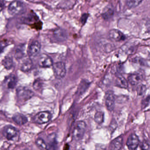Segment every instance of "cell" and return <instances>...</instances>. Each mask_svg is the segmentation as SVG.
<instances>
[{
  "label": "cell",
  "instance_id": "6da1fadb",
  "mask_svg": "<svg viewBox=\"0 0 150 150\" xmlns=\"http://www.w3.org/2000/svg\"><path fill=\"white\" fill-rule=\"evenodd\" d=\"M26 11L24 4L20 1H15L10 4L8 11L12 16L20 15L23 14Z\"/></svg>",
  "mask_w": 150,
  "mask_h": 150
},
{
  "label": "cell",
  "instance_id": "7a4b0ae2",
  "mask_svg": "<svg viewBox=\"0 0 150 150\" xmlns=\"http://www.w3.org/2000/svg\"><path fill=\"white\" fill-rule=\"evenodd\" d=\"M86 129V125L84 122L79 121L75 124L73 131V138L75 141H79L83 137Z\"/></svg>",
  "mask_w": 150,
  "mask_h": 150
},
{
  "label": "cell",
  "instance_id": "3957f363",
  "mask_svg": "<svg viewBox=\"0 0 150 150\" xmlns=\"http://www.w3.org/2000/svg\"><path fill=\"white\" fill-rule=\"evenodd\" d=\"M54 74L55 77L58 79H62L66 76V66L63 62H59L53 63L52 65Z\"/></svg>",
  "mask_w": 150,
  "mask_h": 150
},
{
  "label": "cell",
  "instance_id": "277c9868",
  "mask_svg": "<svg viewBox=\"0 0 150 150\" xmlns=\"http://www.w3.org/2000/svg\"><path fill=\"white\" fill-rule=\"evenodd\" d=\"M105 104L108 111L112 112L115 107V96L113 92L108 90L105 96Z\"/></svg>",
  "mask_w": 150,
  "mask_h": 150
},
{
  "label": "cell",
  "instance_id": "5b68a950",
  "mask_svg": "<svg viewBox=\"0 0 150 150\" xmlns=\"http://www.w3.org/2000/svg\"><path fill=\"white\" fill-rule=\"evenodd\" d=\"M52 115L48 112H41L37 114L34 117V121L36 123L43 124L47 123L51 120Z\"/></svg>",
  "mask_w": 150,
  "mask_h": 150
},
{
  "label": "cell",
  "instance_id": "8992f818",
  "mask_svg": "<svg viewBox=\"0 0 150 150\" xmlns=\"http://www.w3.org/2000/svg\"><path fill=\"white\" fill-rule=\"evenodd\" d=\"M17 92L18 97L21 101H26L30 99L33 95V92L25 87H19Z\"/></svg>",
  "mask_w": 150,
  "mask_h": 150
},
{
  "label": "cell",
  "instance_id": "52a82bcc",
  "mask_svg": "<svg viewBox=\"0 0 150 150\" xmlns=\"http://www.w3.org/2000/svg\"><path fill=\"white\" fill-rule=\"evenodd\" d=\"M108 37L112 41H119L125 40L126 36L120 30L113 29L110 30L108 33Z\"/></svg>",
  "mask_w": 150,
  "mask_h": 150
},
{
  "label": "cell",
  "instance_id": "ba28073f",
  "mask_svg": "<svg viewBox=\"0 0 150 150\" xmlns=\"http://www.w3.org/2000/svg\"><path fill=\"white\" fill-rule=\"evenodd\" d=\"M41 45L38 41H33L29 46L28 50V53L31 57H34L37 56L40 52Z\"/></svg>",
  "mask_w": 150,
  "mask_h": 150
},
{
  "label": "cell",
  "instance_id": "9c48e42d",
  "mask_svg": "<svg viewBox=\"0 0 150 150\" xmlns=\"http://www.w3.org/2000/svg\"><path fill=\"white\" fill-rule=\"evenodd\" d=\"M139 143L140 141L138 136L135 134H132L128 138L127 145L129 149L135 150L139 146Z\"/></svg>",
  "mask_w": 150,
  "mask_h": 150
},
{
  "label": "cell",
  "instance_id": "30bf717a",
  "mask_svg": "<svg viewBox=\"0 0 150 150\" xmlns=\"http://www.w3.org/2000/svg\"><path fill=\"white\" fill-rule=\"evenodd\" d=\"M38 64L40 67L43 68H49L53 64L52 58L47 55H41L39 59Z\"/></svg>",
  "mask_w": 150,
  "mask_h": 150
},
{
  "label": "cell",
  "instance_id": "8fae6325",
  "mask_svg": "<svg viewBox=\"0 0 150 150\" xmlns=\"http://www.w3.org/2000/svg\"><path fill=\"white\" fill-rule=\"evenodd\" d=\"M17 134V131L14 127L11 126L5 127L4 129L3 135L8 140H12Z\"/></svg>",
  "mask_w": 150,
  "mask_h": 150
},
{
  "label": "cell",
  "instance_id": "7c38bea8",
  "mask_svg": "<svg viewBox=\"0 0 150 150\" xmlns=\"http://www.w3.org/2000/svg\"><path fill=\"white\" fill-rule=\"evenodd\" d=\"M54 35L55 38L59 41L66 40L68 36V34L66 30L60 28H57L54 30Z\"/></svg>",
  "mask_w": 150,
  "mask_h": 150
},
{
  "label": "cell",
  "instance_id": "4fadbf2b",
  "mask_svg": "<svg viewBox=\"0 0 150 150\" xmlns=\"http://www.w3.org/2000/svg\"><path fill=\"white\" fill-rule=\"evenodd\" d=\"M143 78L142 75L140 73H134L130 75L128 77V80L131 85H136L142 82Z\"/></svg>",
  "mask_w": 150,
  "mask_h": 150
},
{
  "label": "cell",
  "instance_id": "5bb4252c",
  "mask_svg": "<svg viewBox=\"0 0 150 150\" xmlns=\"http://www.w3.org/2000/svg\"><path fill=\"white\" fill-rule=\"evenodd\" d=\"M123 144V138L122 136L119 137L115 139L110 144V148L111 149L120 150L122 149Z\"/></svg>",
  "mask_w": 150,
  "mask_h": 150
},
{
  "label": "cell",
  "instance_id": "9a60e30c",
  "mask_svg": "<svg viewBox=\"0 0 150 150\" xmlns=\"http://www.w3.org/2000/svg\"><path fill=\"white\" fill-rule=\"evenodd\" d=\"M13 120L17 124L20 126L24 125L28 121L27 118L25 115L18 113L14 115Z\"/></svg>",
  "mask_w": 150,
  "mask_h": 150
},
{
  "label": "cell",
  "instance_id": "2e32d148",
  "mask_svg": "<svg viewBox=\"0 0 150 150\" xmlns=\"http://www.w3.org/2000/svg\"><path fill=\"white\" fill-rule=\"evenodd\" d=\"M115 85L122 89H127L128 87V82L125 77L121 75L117 77L115 80Z\"/></svg>",
  "mask_w": 150,
  "mask_h": 150
},
{
  "label": "cell",
  "instance_id": "e0dca14e",
  "mask_svg": "<svg viewBox=\"0 0 150 150\" xmlns=\"http://www.w3.org/2000/svg\"><path fill=\"white\" fill-rule=\"evenodd\" d=\"M142 1L143 0H127L126 5L129 9H134L139 6Z\"/></svg>",
  "mask_w": 150,
  "mask_h": 150
},
{
  "label": "cell",
  "instance_id": "ac0fdd59",
  "mask_svg": "<svg viewBox=\"0 0 150 150\" xmlns=\"http://www.w3.org/2000/svg\"><path fill=\"white\" fill-rule=\"evenodd\" d=\"M33 63L30 59H27L23 63L21 66V70L24 72L29 71L32 68Z\"/></svg>",
  "mask_w": 150,
  "mask_h": 150
},
{
  "label": "cell",
  "instance_id": "d6986e66",
  "mask_svg": "<svg viewBox=\"0 0 150 150\" xmlns=\"http://www.w3.org/2000/svg\"><path fill=\"white\" fill-rule=\"evenodd\" d=\"M94 120L98 124H101L104 122V113L102 112H98L94 115Z\"/></svg>",
  "mask_w": 150,
  "mask_h": 150
},
{
  "label": "cell",
  "instance_id": "ffe728a7",
  "mask_svg": "<svg viewBox=\"0 0 150 150\" xmlns=\"http://www.w3.org/2000/svg\"><path fill=\"white\" fill-rule=\"evenodd\" d=\"M3 65L7 69L9 70L12 68L13 65V61L10 57H6L3 60Z\"/></svg>",
  "mask_w": 150,
  "mask_h": 150
},
{
  "label": "cell",
  "instance_id": "44dd1931",
  "mask_svg": "<svg viewBox=\"0 0 150 150\" xmlns=\"http://www.w3.org/2000/svg\"><path fill=\"white\" fill-rule=\"evenodd\" d=\"M36 144L40 149H47V145L46 143L42 138H39L36 140Z\"/></svg>",
  "mask_w": 150,
  "mask_h": 150
},
{
  "label": "cell",
  "instance_id": "7402d4cb",
  "mask_svg": "<svg viewBox=\"0 0 150 150\" xmlns=\"http://www.w3.org/2000/svg\"><path fill=\"white\" fill-rule=\"evenodd\" d=\"M8 81V86L10 89L15 88L16 85L17 79L15 76H11L10 77Z\"/></svg>",
  "mask_w": 150,
  "mask_h": 150
},
{
  "label": "cell",
  "instance_id": "603a6c76",
  "mask_svg": "<svg viewBox=\"0 0 150 150\" xmlns=\"http://www.w3.org/2000/svg\"><path fill=\"white\" fill-rule=\"evenodd\" d=\"M114 15V11L112 9H108L103 13L102 16L103 18L105 20H108Z\"/></svg>",
  "mask_w": 150,
  "mask_h": 150
},
{
  "label": "cell",
  "instance_id": "cb8c5ba5",
  "mask_svg": "<svg viewBox=\"0 0 150 150\" xmlns=\"http://www.w3.org/2000/svg\"><path fill=\"white\" fill-rule=\"evenodd\" d=\"M146 89L147 88L145 85L142 84L140 85H138L137 89V94L139 96H142V95H144L146 92Z\"/></svg>",
  "mask_w": 150,
  "mask_h": 150
},
{
  "label": "cell",
  "instance_id": "d4e9b609",
  "mask_svg": "<svg viewBox=\"0 0 150 150\" xmlns=\"http://www.w3.org/2000/svg\"><path fill=\"white\" fill-rule=\"evenodd\" d=\"M150 103V95H148L142 100V108H146L149 105Z\"/></svg>",
  "mask_w": 150,
  "mask_h": 150
},
{
  "label": "cell",
  "instance_id": "484cf974",
  "mask_svg": "<svg viewBox=\"0 0 150 150\" xmlns=\"http://www.w3.org/2000/svg\"><path fill=\"white\" fill-rule=\"evenodd\" d=\"M42 85H43V83H42L41 80H37L33 83V87L35 90H40L42 88Z\"/></svg>",
  "mask_w": 150,
  "mask_h": 150
},
{
  "label": "cell",
  "instance_id": "4316f807",
  "mask_svg": "<svg viewBox=\"0 0 150 150\" xmlns=\"http://www.w3.org/2000/svg\"><path fill=\"white\" fill-rule=\"evenodd\" d=\"M88 17H89V14H86V13H84L81 16V18H80V22L83 25L85 24L88 19Z\"/></svg>",
  "mask_w": 150,
  "mask_h": 150
},
{
  "label": "cell",
  "instance_id": "83f0119b",
  "mask_svg": "<svg viewBox=\"0 0 150 150\" xmlns=\"http://www.w3.org/2000/svg\"><path fill=\"white\" fill-rule=\"evenodd\" d=\"M150 147L149 144L147 141H143L141 143V148L142 149L147 150L149 149Z\"/></svg>",
  "mask_w": 150,
  "mask_h": 150
},
{
  "label": "cell",
  "instance_id": "f1b7e54d",
  "mask_svg": "<svg viewBox=\"0 0 150 150\" xmlns=\"http://www.w3.org/2000/svg\"><path fill=\"white\" fill-rule=\"evenodd\" d=\"M4 0H0V11L4 9Z\"/></svg>",
  "mask_w": 150,
  "mask_h": 150
}]
</instances>
